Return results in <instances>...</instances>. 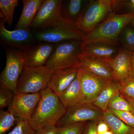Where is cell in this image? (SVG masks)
I'll use <instances>...</instances> for the list:
<instances>
[{"label": "cell", "mask_w": 134, "mask_h": 134, "mask_svg": "<svg viewBox=\"0 0 134 134\" xmlns=\"http://www.w3.org/2000/svg\"><path fill=\"white\" fill-rule=\"evenodd\" d=\"M102 134H114V133H113V132L110 130H108V131H107V132Z\"/></svg>", "instance_id": "38"}, {"label": "cell", "mask_w": 134, "mask_h": 134, "mask_svg": "<svg viewBox=\"0 0 134 134\" xmlns=\"http://www.w3.org/2000/svg\"><path fill=\"white\" fill-rule=\"evenodd\" d=\"M132 52L124 48L119 50L117 55L109 62L116 81L121 83L130 76Z\"/></svg>", "instance_id": "16"}, {"label": "cell", "mask_w": 134, "mask_h": 134, "mask_svg": "<svg viewBox=\"0 0 134 134\" xmlns=\"http://www.w3.org/2000/svg\"><path fill=\"white\" fill-rule=\"evenodd\" d=\"M129 24L134 29V18L130 22Z\"/></svg>", "instance_id": "37"}, {"label": "cell", "mask_w": 134, "mask_h": 134, "mask_svg": "<svg viewBox=\"0 0 134 134\" xmlns=\"http://www.w3.org/2000/svg\"><path fill=\"white\" fill-rule=\"evenodd\" d=\"M126 99L128 102L129 103L130 106L131 107L132 109L134 111V100H132V99Z\"/></svg>", "instance_id": "36"}, {"label": "cell", "mask_w": 134, "mask_h": 134, "mask_svg": "<svg viewBox=\"0 0 134 134\" xmlns=\"http://www.w3.org/2000/svg\"><path fill=\"white\" fill-rule=\"evenodd\" d=\"M15 93L9 90L0 87V108L1 109L9 107L12 103Z\"/></svg>", "instance_id": "30"}, {"label": "cell", "mask_w": 134, "mask_h": 134, "mask_svg": "<svg viewBox=\"0 0 134 134\" xmlns=\"http://www.w3.org/2000/svg\"><path fill=\"white\" fill-rule=\"evenodd\" d=\"M103 111L92 103H81L67 109L63 117L56 125H63L86 122L87 121L98 122L103 120Z\"/></svg>", "instance_id": "9"}, {"label": "cell", "mask_w": 134, "mask_h": 134, "mask_svg": "<svg viewBox=\"0 0 134 134\" xmlns=\"http://www.w3.org/2000/svg\"><path fill=\"white\" fill-rule=\"evenodd\" d=\"M40 93L38 104L29 121L31 127L36 131L49 126H56L67 110L58 96L48 87Z\"/></svg>", "instance_id": "1"}, {"label": "cell", "mask_w": 134, "mask_h": 134, "mask_svg": "<svg viewBox=\"0 0 134 134\" xmlns=\"http://www.w3.org/2000/svg\"><path fill=\"white\" fill-rule=\"evenodd\" d=\"M134 18V12L123 14L111 12L93 30L85 35L83 43H101L117 46L123 29Z\"/></svg>", "instance_id": "2"}, {"label": "cell", "mask_w": 134, "mask_h": 134, "mask_svg": "<svg viewBox=\"0 0 134 134\" xmlns=\"http://www.w3.org/2000/svg\"><path fill=\"white\" fill-rule=\"evenodd\" d=\"M78 74L82 95V103L93 104L110 81L95 76L79 67Z\"/></svg>", "instance_id": "12"}, {"label": "cell", "mask_w": 134, "mask_h": 134, "mask_svg": "<svg viewBox=\"0 0 134 134\" xmlns=\"http://www.w3.org/2000/svg\"><path fill=\"white\" fill-rule=\"evenodd\" d=\"M58 97L66 109L82 103V95L78 74L71 85Z\"/></svg>", "instance_id": "19"}, {"label": "cell", "mask_w": 134, "mask_h": 134, "mask_svg": "<svg viewBox=\"0 0 134 134\" xmlns=\"http://www.w3.org/2000/svg\"><path fill=\"white\" fill-rule=\"evenodd\" d=\"M132 134H134V130L133 132V133H132Z\"/></svg>", "instance_id": "39"}, {"label": "cell", "mask_w": 134, "mask_h": 134, "mask_svg": "<svg viewBox=\"0 0 134 134\" xmlns=\"http://www.w3.org/2000/svg\"><path fill=\"white\" fill-rule=\"evenodd\" d=\"M113 114L122 121L125 124L134 129V114L130 112L108 109Z\"/></svg>", "instance_id": "31"}, {"label": "cell", "mask_w": 134, "mask_h": 134, "mask_svg": "<svg viewBox=\"0 0 134 134\" xmlns=\"http://www.w3.org/2000/svg\"><path fill=\"white\" fill-rule=\"evenodd\" d=\"M36 134H57V127L51 126L38 130Z\"/></svg>", "instance_id": "33"}, {"label": "cell", "mask_w": 134, "mask_h": 134, "mask_svg": "<svg viewBox=\"0 0 134 134\" xmlns=\"http://www.w3.org/2000/svg\"><path fill=\"white\" fill-rule=\"evenodd\" d=\"M5 23L1 17L0 41L2 45L23 51L37 42L29 28L10 31L5 27Z\"/></svg>", "instance_id": "10"}, {"label": "cell", "mask_w": 134, "mask_h": 134, "mask_svg": "<svg viewBox=\"0 0 134 134\" xmlns=\"http://www.w3.org/2000/svg\"><path fill=\"white\" fill-rule=\"evenodd\" d=\"M32 32L37 41L54 44L69 40H83L85 35L75 22L62 18L54 26Z\"/></svg>", "instance_id": "5"}, {"label": "cell", "mask_w": 134, "mask_h": 134, "mask_svg": "<svg viewBox=\"0 0 134 134\" xmlns=\"http://www.w3.org/2000/svg\"><path fill=\"white\" fill-rule=\"evenodd\" d=\"M130 76L134 77V52H132V55H131Z\"/></svg>", "instance_id": "35"}, {"label": "cell", "mask_w": 134, "mask_h": 134, "mask_svg": "<svg viewBox=\"0 0 134 134\" xmlns=\"http://www.w3.org/2000/svg\"><path fill=\"white\" fill-rule=\"evenodd\" d=\"M103 113V120L108 124L114 134H132L134 129L128 126L108 110Z\"/></svg>", "instance_id": "22"}, {"label": "cell", "mask_w": 134, "mask_h": 134, "mask_svg": "<svg viewBox=\"0 0 134 134\" xmlns=\"http://www.w3.org/2000/svg\"><path fill=\"white\" fill-rule=\"evenodd\" d=\"M85 126L83 122L57 127V134H82Z\"/></svg>", "instance_id": "27"}, {"label": "cell", "mask_w": 134, "mask_h": 134, "mask_svg": "<svg viewBox=\"0 0 134 134\" xmlns=\"http://www.w3.org/2000/svg\"><path fill=\"white\" fill-rule=\"evenodd\" d=\"M110 130L108 124L104 120L99 121L97 124V131L98 134H102Z\"/></svg>", "instance_id": "34"}, {"label": "cell", "mask_w": 134, "mask_h": 134, "mask_svg": "<svg viewBox=\"0 0 134 134\" xmlns=\"http://www.w3.org/2000/svg\"><path fill=\"white\" fill-rule=\"evenodd\" d=\"M6 64L0 76V85L15 93L17 92L19 77L25 67L23 52L16 48L7 50Z\"/></svg>", "instance_id": "7"}, {"label": "cell", "mask_w": 134, "mask_h": 134, "mask_svg": "<svg viewBox=\"0 0 134 134\" xmlns=\"http://www.w3.org/2000/svg\"><path fill=\"white\" fill-rule=\"evenodd\" d=\"M97 123L90 121L85 126L82 134H98L97 131Z\"/></svg>", "instance_id": "32"}, {"label": "cell", "mask_w": 134, "mask_h": 134, "mask_svg": "<svg viewBox=\"0 0 134 134\" xmlns=\"http://www.w3.org/2000/svg\"><path fill=\"white\" fill-rule=\"evenodd\" d=\"M83 40H69L55 44L46 66L53 72L79 66Z\"/></svg>", "instance_id": "3"}, {"label": "cell", "mask_w": 134, "mask_h": 134, "mask_svg": "<svg viewBox=\"0 0 134 134\" xmlns=\"http://www.w3.org/2000/svg\"><path fill=\"white\" fill-rule=\"evenodd\" d=\"M114 0L88 2L81 15L76 22L78 29L85 35L90 33L114 12Z\"/></svg>", "instance_id": "4"}, {"label": "cell", "mask_w": 134, "mask_h": 134, "mask_svg": "<svg viewBox=\"0 0 134 134\" xmlns=\"http://www.w3.org/2000/svg\"><path fill=\"white\" fill-rule=\"evenodd\" d=\"M55 44L37 42L22 51L25 66L38 67L46 66L54 50Z\"/></svg>", "instance_id": "13"}, {"label": "cell", "mask_w": 134, "mask_h": 134, "mask_svg": "<svg viewBox=\"0 0 134 134\" xmlns=\"http://www.w3.org/2000/svg\"><path fill=\"white\" fill-rule=\"evenodd\" d=\"M108 108L117 111L130 112L134 114V111L129 103L120 92L114 95L110 100Z\"/></svg>", "instance_id": "25"}, {"label": "cell", "mask_w": 134, "mask_h": 134, "mask_svg": "<svg viewBox=\"0 0 134 134\" xmlns=\"http://www.w3.org/2000/svg\"><path fill=\"white\" fill-rule=\"evenodd\" d=\"M79 67L90 74L106 81H115L114 72L110 64L102 60L82 53L80 56Z\"/></svg>", "instance_id": "14"}, {"label": "cell", "mask_w": 134, "mask_h": 134, "mask_svg": "<svg viewBox=\"0 0 134 134\" xmlns=\"http://www.w3.org/2000/svg\"><path fill=\"white\" fill-rule=\"evenodd\" d=\"M82 53L84 55L108 63L117 55L119 51L116 46L104 43H93L82 44Z\"/></svg>", "instance_id": "17"}, {"label": "cell", "mask_w": 134, "mask_h": 134, "mask_svg": "<svg viewBox=\"0 0 134 134\" xmlns=\"http://www.w3.org/2000/svg\"><path fill=\"white\" fill-rule=\"evenodd\" d=\"M87 2L83 0L63 1L62 17L76 23L81 15Z\"/></svg>", "instance_id": "20"}, {"label": "cell", "mask_w": 134, "mask_h": 134, "mask_svg": "<svg viewBox=\"0 0 134 134\" xmlns=\"http://www.w3.org/2000/svg\"><path fill=\"white\" fill-rule=\"evenodd\" d=\"M62 0H43L29 29L32 32L52 27L62 18Z\"/></svg>", "instance_id": "8"}, {"label": "cell", "mask_w": 134, "mask_h": 134, "mask_svg": "<svg viewBox=\"0 0 134 134\" xmlns=\"http://www.w3.org/2000/svg\"><path fill=\"white\" fill-rule=\"evenodd\" d=\"M18 4V0L0 1V17L2 18L9 26L13 23L15 9Z\"/></svg>", "instance_id": "23"}, {"label": "cell", "mask_w": 134, "mask_h": 134, "mask_svg": "<svg viewBox=\"0 0 134 134\" xmlns=\"http://www.w3.org/2000/svg\"><path fill=\"white\" fill-rule=\"evenodd\" d=\"M120 90V84L115 81H111L101 92L93 103L94 105L103 111L108 109L110 100Z\"/></svg>", "instance_id": "21"}, {"label": "cell", "mask_w": 134, "mask_h": 134, "mask_svg": "<svg viewBox=\"0 0 134 134\" xmlns=\"http://www.w3.org/2000/svg\"><path fill=\"white\" fill-rule=\"evenodd\" d=\"M40 97V93L17 92L8 109L20 119L29 121L36 110Z\"/></svg>", "instance_id": "11"}, {"label": "cell", "mask_w": 134, "mask_h": 134, "mask_svg": "<svg viewBox=\"0 0 134 134\" xmlns=\"http://www.w3.org/2000/svg\"><path fill=\"white\" fill-rule=\"evenodd\" d=\"M120 84V93L126 99L134 100V77H129Z\"/></svg>", "instance_id": "28"}, {"label": "cell", "mask_w": 134, "mask_h": 134, "mask_svg": "<svg viewBox=\"0 0 134 134\" xmlns=\"http://www.w3.org/2000/svg\"><path fill=\"white\" fill-rule=\"evenodd\" d=\"M36 132L28 120L20 119L10 132L5 134H36Z\"/></svg>", "instance_id": "29"}, {"label": "cell", "mask_w": 134, "mask_h": 134, "mask_svg": "<svg viewBox=\"0 0 134 134\" xmlns=\"http://www.w3.org/2000/svg\"><path fill=\"white\" fill-rule=\"evenodd\" d=\"M43 0H23L21 14L15 30L29 28L38 11Z\"/></svg>", "instance_id": "18"}, {"label": "cell", "mask_w": 134, "mask_h": 134, "mask_svg": "<svg viewBox=\"0 0 134 134\" xmlns=\"http://www.w3.org/2000/svg\"><path fill=\"white\" fill-rule=\"evenodd\" d=\"M79 68V66L73 67L54 71L47 87L59 97L76 78Z\"/></svg>", "instance_id": "15"}, {"label": "cell", "mask_w": 134, "mask_h": 134, "mask_svg": "<svg viewBox=\"0 0 134 134\" xmlns=\"http://www.w3.org/2000/svg\"><path fill=\"white\" fill-rule=\"evenodd\" d=\"M54 72L46 66L38 67L25 66L19 77L17 92L40 93L47 88Z\"/></svg>", "instance_id": "6"}, {"label": "cell", "mask_w": 134, "mask_h": 134, "mask_svg": "<svg viewBox=\"0 0 134 134\" xmlns=\"http://www.w3.org/2000/svg\"><path fill=\"white\" fill-rule=\"evenodd\" d=\"M119 41L123 48L132 52H134V29L129 24L122 30Z\"/></svg>", "instance_id": "26"}, {"label": "cell", "mask_w": 134, "mask_h": 134, "mask_svg": "<svg viewBox=\"0 0 134 134\" xmlns=\"http://www.w3.org/2000/svg\"><path fill=\"white\" fill-rule=\"evenodd\" d=\"M20 119L16 117L14 114L8 109L0 110V134L8 133L10 129L15 126Z\"/></svg>", "instance_id": "24"}]
</instances>
